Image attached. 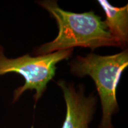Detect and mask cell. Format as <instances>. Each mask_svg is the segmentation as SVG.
<instances>
[{"label":"cell","instance_id":"6da1fadb","mask_svg":"<svg viewBox=\"0 0 128 128\" xmlns=\"http://www.w3.org/2000/svg\"><path fill=\"white\" fill-rule=\"evenodd\" d=\"M56 20L58 34L54 40L42 44L34 50L36 56L76 47L88 48L92 50L102 46L120 47L108 32L104 21L92 11L75 13L64 10L56 1L38 2Z\"/></svg>","mask_w":128,"mask_h":128},{"label":"cell","instance_id":"3957f363","mask_svg":"<svg viewBox=\"0 0 128 128\" xmlns=\"http://www.w3.org/2000/svg\"><path fill=\"white\" fill-rule=\"evenodd\" d=\"M74 49L58 50L44 55L32 56L26 54L17 58H8L4 55V48L0 45V76L16 73L24 78L23 86L14 92L12 103L18 100L26 90H35V103L46 91L48 84L55 76L56 64L71 57Z\"/></svg>","mask_w":128,"mask_h":128},{"label":"cell","instance_id":"7a4b0ae2","mask_svg":"<svg viewBox=\"0 0 128 128\" xmlns=\"http://www.w3.org/2000/svg\"><path fill=\"white\" fill-rule=\"evenodd\" d=\"M128 65V51L112 55L89 54L78 55L70 62V71L78 77L88 76L93 80L100 99L102 118L98 128H113V115L119 109L117 88L123 71Z\"/></svg>","mask_w":128,"mask_h":128},{"label":"cell","instance_id":"277c9868","mask_svg":"<svg viewBox=\"0 0 128 128\" xmlns=\"http://www.w3.org/2000/svg\"><path fill=\"white\" fill-rule=\"evenodd\" d=\"M57 84L63 92L66 108L61 128H89L96 111L97 96L94 92L86 96L82 84L76 88L72 83L62 80H59Z\"/></svg>","mask_w":128,"mask_h":128},{"label":"cell","instance_id":"5b68a950","mask_svg":"<svg viewBox=\"0 0 128 128\" xmlns=\"http://www.w3.org/2000/svg\"><path fill=\"white\" fill-rule=\"evenodd\" d=\"M98 2L105 12L104 22L108 32L120 48H125L128 42V5L116 7L106 0H99Z\"/></svg>","mask_w":128,"mask_h":128}]
</instances>
